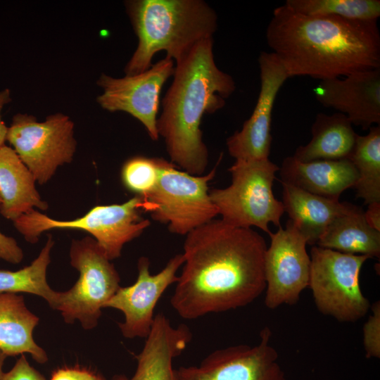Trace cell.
<instances>
[{
    "instance_id": "6da1fadb",
    "label": "cell",
    "mask_w": 380,
    "mask_h": 380,
    "mask_svg": "<svg viewBox=\"0 0 380 380\" xmlns=\"http://www.w3.org/2000/svg\"><path fill=\"white\" fill-rule=\"evenodd\" d=\"M264 238L213 219L186 235L184 263L170 299L181 317L246 306L266 289Z\"/></svg>"
},
{
    "instance_id": "7a4b0ae2",
    "label": "cell",
    "mask_w": 380,
    "mask_h": 380,
    "mask_svg": "<svg viewBox=\"0 0 380 380\" xmlns=\"http://www.w3.org/2000/svg\"><path fill=\"white\" fill-rule=\"evenodd\" d=\"M266 40L289 78L324 80L380 68L377 20L305 15L283 4L273 11Z\"/></svg>"
},
{
    "instance_id": "3957f363",
    "label": "cell",
    "mask_w": 380,
    "mask_h": 380,
    "mask_svg": "<svg viewBox=\"0 0 380 380\" xmlns=\"http://www.w3.org/2000/svg\"><path fill=\"white\" fill-rule=\"evenodd\" d=\"M213 44V37L201 40L176 63L156 122L171 163L195 176L203 175L208 164L203 116L222 108L236 89L232 77L215 63Z\"/></svg>"
},
{
    "instance_id": "277c9868",
    "label": "cell",
    "mask_w": 380,
    "mask_h": 380,
    "mask_svg": "<svg viewBox=\"0 0 380 380\" xmlns=\"http://www.w3.org/2000/svg\"><path fill=\"white\" fill-rule=\"evenodd\" d=\"M138 45L125 68L126 75L152 66L160 51L176 63L203 39L213 37L217 15L203 0H132L125 3Z\"/></svg>"
},
{
    "instance_id": "5b68a950",
    "label": "cell",
    "mask_w": 380,
    "mask_h": 380,
    "mask_svg": "<svg viewBox=\"0 0 380 380\" xmlns=\"http://www.w3.org/2000/svg\"><path fill=\"white\" fill-rule=\"evenodd\" d=\"M228 170L231 184L224 189H209L221 220L236 227H256L268 235L272 232L270 223L280 227L284 208L272 191L279 167L269 158L235 160Z\"/></svg>"
},
{
    "instance_id": "8992f818",
    "label": "cell",
    "mask_w": 380,
    "mask_h": 380,
    "mask_svg": "<svg viewBox=\"0 0 380 380\" xmlns=\"http://www.w3.org/2000/svg\"><path fill=\"white\" fill-rule=\"evenodd\" d=\"M144 211L143 197L135 196L122 204L96 205L73 220H54L32 209L13 222L16 230L32 243L38 241L42 233L52 229L86 231L112 260L121 255L125 243L139 236L150 226V221L141 216Z\"/></svg>"
},
{
    "instance_id": "52a82bcc",
    "label": "cell",
    "mask_w": 380,
    "mask_h": 380,
    "mask_svg": "<svg viewBox=\"0 0 380 380\" xmlns=\"http://www.w3.org/2000/svg\"><path fill=\"white\" fill-rule=\"evenodd\" d=\"M216 169L217 165L206 175H191L161 158L158 182L143 197L144 211L178 235L186 236L215 219L218 212L210 198L208 183Z\"/></svg>"
},
{
    "instance_id": "ba28073f",
    "label": "cell",
    "mask_w": 380,
    "mask_h": 380,
    "mask_svg": "<svg viewBox=\"0 0 380 380\" xmlns=\"http://www.w3.org/2000/svg\"><path fill=\"white\" fill-rule=\"evenodd\" d=\"M70 258L80 277L69 290L58 292L56 310L61 312L65 322L77 320L84 329H92L99 323L104 305L120 287V276L90 236L72 241Z\"/></svg>"
},
{
    "instance_id": "9c48e42d",
    "label": "cell",
    "mask_w": 380,
    "mask_h": 380,
    "mask_svg": "<svg viewBox=\"0 0 380 380\" xmlns=\"http://www.w3.org/2000/svg\"><path fill=\"white\" fill-rule=\"evenodd\" d=\"M369 258L313 246L310 251L309 286L318 310L343 322H353L368 312L370 303L362 294L360 273Z\"/></svg>"
},
{
    "instance_id": "30bf717a",
    "label": "cell",
    "mask_w": 380,
    "mask_h": 380,
    "mask_svg": "<svg viewBox=\"0 0 380 380\" xmlns=\"http://www.w3.org/2000/svg\"><path fill=\"white\" fill-rule=\"evenodd\" d=\"M74 123L63 113L44 122L28 114L18 113L8 127L6 141L39 184H46L58 167L70 163L76 151Z\"/></svg>"
},
{
    "instance_id": "8fae6325",
    "label": "cell",
    "mask_w": 380,
    "mask_h": 380,
    "mask_svg": "<svg viewBox=\"0 0 380 380\" xmlns=\"http://www.w3.org/2000/svg\"><path fill=\"white\" fill-rule=\"evenodd\" d=\"M174 61L165 57L142 72L115 78L102 74L97 81L102 94L97 97L100 106L110 112L123 111L140 121L150 138H159L157 115L160 94L166 81L173 75Z\"/></svg>"
},
{
    "instance_id": "7c38bea8",
    "label": "cell",
    "mask_w": 380,
    "mask_h": 380,
    "mask_svg": "<svg viewBox=\"0 0 380 380\" xmlns=\"http://www.w3.org/2000/svg\"><path fill=\"white\" fill-rule=\"evenodd\" d=\"M271 330L264 327L254 346L237 345L213 351L197 366L175 369L178 380H286L270 344Z\"/></svg>"
},
{
    "instance_id": "4fadbf2b",
    "label": "cell",
    "mask_w": 380,
    "mask_h": 380,
    "mask_svg": "<svg viewBox=\"0 0 380 380\" xmlns=\"http://www.w3.org/2000/svg\"><path fill=\"white\" fill-rule=\"evenodd\" d=\"M269 236L271 242L265 255V304L269 309L294 305L309 286L311 262L307 243L290 220L284 229L280 227Z\"/></svg>"
},
{
    "instance_id": "5bb4252c",
    "label": "cell",
    "mask_w": 380,
    "mask_h": 380,
    "mask_svg": "<svg viewBox=\"0 0 380 380\" xmlns=\"http://www.w3.org/2000/svg\"><path fill=\"white\" fill-rule=\"evenodd\" d=\"M183 263L182 253L177 254L161 271L152 274L148 258L139 259L136 281L128 286H120L103 307L118 310L124 314L125 320L118 325L125 338L148 336L154 321L157 303L165 290L177 281V272Z\"/></svg>"
},
{
    "instance_id": "9a60e30c",
    "label": "cell",
    "mask_w": 380,
    "mask_h": 380,
    "mask_svg": "<svg viewBox=\"0 0 380 380\" xmlns=\"http://www.w3.org/2000/svg\"><path fill=\"white\" fill-rule=\"evenodd\" d=\"M258 61L260 89L256 105L241 129L235 132L226 141L228 152L235 160L269 158L273 106L279 89L289 78L272 52L262 51Z\"/></svg>"
},
{
    "instance_id": "2e32d148",
    "label": "cell",
    "mask_w": 380,
    "mask_h": 380,
    "mask_svg": "<svg viewBox=\"0 0 380 380\" xmlns=\"http://www.w3.org/2000/svg\"><path fill=\"white\" fill-rule=\"evenodd\" d=\"M314 91L322 106L344 114L353 125L366 130L380 125V68L320 80Z\"/></svg>"
},
{
    "instance_id": "e0dca14e",
    "label": "cell",
    "mask_w": 380,
    "mask_h": 380,
    "mask_svg": "<svg viewBox=\"0 0 380 380\" xmlns=\"http://www.w3.org/2000/svg\"><path fill=\"white\" fill-rule=\"evenodd\" d=\"M190 329L184 324L176 327L163 313L158 312L141 352L134 375L129 378L115 374L110 380H178L173 360L179 356L191 340Z\"/></svg>"
},
{
    "instance_id": "ac0fdd59",
    "label": "cell",
    "mask_w": 380,
    "mask_h": 380,
    "mask_svg": "<svg viewBox=\"0 0 380 380\" xmlns=\"http://www.w3.org/2000/svg\"><path fill=\"white\" fill-rule=\"evenodd\" d=\"M281 182L333 201L353 187L358 172L348 159L301 162L292 156L285 158L279 167Z\"/></svg>"
},
{
    "instance_id": "d6986e66",
    "label": "cell",
    "mask_w": 380,
    "mask_h": 380,
    "mask_svg": "<svg viewBox=\"0 0 380 380\" xmlns=\"http://www.w3.org/2000/svg\"><path fill=\"white\" fill-rule=\"evenodd\" d=\"M284 212L307 244L315 246L329 224L348 211L353 204L319 196L281 182Z\"/></svg>"
},
{
    "instance_id": "ffe728a7",
    "label": "cell",
    "mask_w": 380,
    "mask_h": 380,
    "mask_svg": "<svg viewBox=\"0 0 380 380\" xmlns=\"http://www.w3.org/2000/svg\"><path fill=\"white\" fill-rule=\"evenodd\" d=\"M35 179L14 149L0 146V213L14 221L34 208H48L35 188Z\"/></svg>"
},
{
    "instance_id": "44dd1931",
    "label": "cell",
    "mask_w": 380,
    "mask_h": 380,
    "mask_svg": "<svg viewBox=\"0 0 380 380\" xmlns=\"http://www.w3.org/2000/svg\"><path fill=\"white\" fill-rule=\"evenodd\" d=\"M39 321L22 295L0 294V350L7 357L29 353L38 363L47 362L46 353L33 338Z\"/></svg>"
},
{
    "instance_id": "7402d4cb",
    "label": "cell",
    "mask_w": 380,
    "mask_h": 380,
    "mask_svg": "<svg viewBox=\"0 0 380 380\" xmlns=\"http://www.w3.org/2000/svg\"><path fill=\"white\" fill-rule=\"evenodd\" d=\"M312 139L298 147L292 156L301 162L350 158L358 134L343 113L316 115L311 127Z\"/></svg>"
},
{
    "instance_id": "603a6c76",
    "label": "cell",
    "mask_w": 380,
    "mask_h": 380,
    "mask_svg": "<svg viewBox=\"0 0 380 380\" xmlns=\"http://www.w3.org/2000/svg\"><path fill=\"white\" fill-rule=\"evenodd\" d=\"M317 246L341 253L380 257V232L367 222L362 208L350 209L334 219L318 240Z\"/></svg>"
},
{
    "instance_id": "cb8c5ba5",
    "label": "cell",
    "mask_w": 380,
    "mask_h": 380,
    "mask_svg": "<svg viewBox=\"0 0 380 380\" xmlns=\"http://www.w3.org/2000/svg\"><path fill=\"white\" fill-rule=\"evenodd\" d=\"M54 241L49 235L46 243L30 265L17 271L0 270V294L27 293L44 298L53 309L58 291L53 290L46 280V270L51 262L50 253Z\"/></svg>"
},
{
    "instance_id": "d4e9b609",
    "label": "cell",
    "mask_w": 380,
    "mask_h": 380,
    "mask_svg": "<svg viewBox=\"0 0 380 380\" xmlns=\"http://www.w3.org/2000/svg\"><path fill=\"white\" fill-rule=\"evenodd\" d=\"M369 129L367 134L358 135L349 158L358 172L353 186L356 197L367 205L380 202V125Z\"/></svg>"
},
{
    "instance_id": "484cf974",
    "label": "cell",
    "mask_w": 380,
    "mask_h": 380,
    "mask_svg": "<svg viewBox=\"0 0 380 380\" xmlns=\"http://www.w3.org/2000/svg\"><path fill=\"white\" fill-rule=\"evenodd\" d=\"M284 4L305 15H331L361 20H378L380 16L379 0H286Z\"/></svg>"
},
{
    "instance_id": "4316f807",
    "label": "cell",
    "mask_w": 380,
    "mask_h": 380,
    "mask_svg": "<svg viewBox=\"0 0 380 380\" xmlns=\"http://www.w3.org/2000/svg\"><path fill=\"white\" fill-rule=\"evenodd\" d=\"M161 158L137 156L128 159L122 165L121 179L124 186L136 196L145 197L156 186Z\"/></svg>"
},
{
    "instance_id": "83f0119b",
    "label": "cell",
    "mask_w": 380,
    "mask_h": 380,
    "mask_svg": "<svg viewBox=\"0 0 380 380\" xmlns=\"http://www.w3.org/2000/svg\"><path fill=\"white\" fill-rule=\"evenodd\" d=\"M371 307V315L363 327V344L366 357H380V303L376 301Z\"/></svg>"
},
{
    "instance_id": "f1b7e54d",
    "label": "cell",
    "mask_w": 380,
    "mask_h": 380,
    "mask_svg": "<svg viewBox=\"0 0 380 380\" xmlns=\"http://www.w3.org/2000/svg\"><path fill=\"white\" fill-rule=\"evenodd\" d=\"M0 380H46V379L30 365L23 354L10 371L3 374Z\"/></svg>"
},
{
    "instance_id": "f546056e",
    "label": "cell",
    "mask_w": 380,
    "mask_h": 380,
    "mask_svg": "<svg viewBox=\"0 0 380 380\" xmlns=\"http://www.w3.org/2000/svg\"><path fill=\"white\" fill-rule=\"evenodd\" d=\"M50 380H106L101 375L80 366L63 367L54 370Z\"/></svg>"
},
{
    "instance_id": "4dcf8cb0",
    "label": "cell",
    "mask_w": 380,
    "mask_h": 380,
    "mask_svg": "<svg viewBox=\"0 0 380 380\" xmlns=\"http://www.w3.org/2000/svg\"><path fill=\"white\" fill-rule=\"evenodd\" d=\"M1 200L0 198V204ZM23 258V252L15 239L0 232V259L11 264H18Z\"/></svg>"
},
{
    "instance_id": "1f68e13d",
    "label": "cell",
    "mask_w": 380,
    "mask_h": 380,
    "mask_svg": "<svg viewBox=\"0 0 380 380\" xmlns=\"http://www.w3.org/2000/svg\"><path fill=\"white\" fill-rule=\"evenodd\" d=\"M364 215L368 224L380 232V202L369 204L367 210L364 212Z\"/></svg>"
},
{
    "instance_id": "d6a6232c",
    "label": "cell",
    "mask_w": 380,
    "mask_h": 380,
    "mask_svg": "<svg viewBox=\"0 0 380 380\" xmlns=\"http://www.w3.org/2000/svg\"><path fill=\"white\" fill-rule=\"evenodd\" d=\"M11 101V91L6 88L0 91V146L4 145L6 141L8 127L2 120L1 112L4 107Z\"/></svg>"
},
{
    "instance_id": "836d02e7",
    "label": "cell",
    "mask_w": 380,
    "mask_h": 380,
    "mask_svg": "<svg viewBox=\"0 0 380 380\" xmlns=\"http://www.w3.org/2000/svg\"><path fill=\"white\" fill-rule=\"evenodd\" d=\"M6 357H7V355L0 350V379L3 374L4 373L3 372V367H4V361Z\"/></svg>"
}]
</instances>
